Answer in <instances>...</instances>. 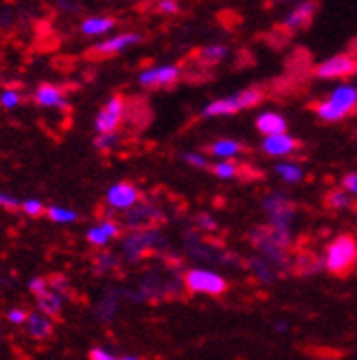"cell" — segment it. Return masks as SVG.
<instances>
[{
    "mask_svg": "<svg viewBox=\"0 0 357 360\" xmlns=\"http://www.w3.org/2000/svg\"><path fill=\"white\" fill-rule=\"evenodd\" d=\"M119 360H140L138 356H123V358H119Z\"/></svg>",
    "mask_w": 357,
    "mask_h": 360,
    "instance_id": "46",
    "label": "cell"
},
{
    "mask_svg": "<svg viewBox=\"0 0 357 360\" xmlns=\"http://www.w3.org/2000/svg\"><path fill=\"white\" fill-rule=\"evenodd\" d=\"M114 25H116V20L110 15H90L81 22V33L90 35V38H97V35H103L110 29H114Z\"/></svg>",
    "mask_w": 357,
    "mask_h": 360,
    "instance_id": "18",
    "label": "cell"
},
{
    "mask_svg": "<svg viewBox=\"0 0 357 360\" xmlns=\"http://www.w3.org/2000/svg\"><path fill=\"white\" fill-rule=\"evenodd\" d=\"M86 240L90 242L93 246H97V248L108 246V242H110L108 233H105V231L101 229V224H97V226H93V229H88V233H86Z\"/></svg>",
    "mask_w": 357,
    "mask_h": 360,
    "instance_id": "30",
    "label": "cell"
},
{
    "mask_svg": "<svg viewBox=\"0 0 357 360\" xmlns=\"http://www.w3.org/2000/svg\"><path fill=\"white\" fill-rule=\"evenodd\" d=\"M255 125H257V130L263 136H276V134L288 132V121H285V117H281L278 112H263V115H259Z\"/></svg>",
    "mask_w": 357,
    "mask_h": 360,
    "instance_id": "15",
    "label": "cell"
},
{
    "mask_svg": "<svg viewBox=\"0 0 357 360\" xmlns=\"http://www.w3.org/2000/svg\"><path fill=\"white\" fill-rule=\"evenodd\" d=\"M184 285L191 292H200V295H210L217 297L228 290V281L220 275L213 273L208 268H193L184 275Z\"/></svg>",
    "mask_w": 357,
    "mask_h": 360,
    "instance_id": "4",
    "label": "cell"
},
{
    "mask_svg": "<svg viewBox=\"0 0 357 360\" xmlns=\"http://www.w3.org/2000/svg\"><path fill=\"white\" fill-rule=\"evenodd\" d=\"M357 73V60L353 56H333L329 60H325L323 64H318L314 68V75L320 79H337V77H349Z\"/></svg>",
    "mask_w": 357,
    "mask_h": 360,
    "instance_id": "8",
    "label": "cell"
},
{
    "mask_svg": "<svg viewBox=\"0 0 357 360\" xmlns=\"http://www.w3.org/2000/svg\"><path fill=\"white\" fill-rule=\"evenodd\" d=\"M114 310H116V297L114 295H108L103 301H101V310H99V316L103 321H110L114 316Z\"/></svg>",
    "mask_w": 357,
    "mask_h": 360,
    "instance_id": "34",
    "label": "cell"
},
{
    "mask_svg": "<svg viewBox=\"0 0 357 360\" xmlns=\"http://www.w3.org/2000/svg\"><path fill=\"white\" fill-rule=\"evenodd\" d=\"M20 101H22V97H20V93L18 90H5L3 95H0V105L3 108H15V105H20Z\"/></svg>",
    "mask_w": 357,
    "mask_h": 360,
    "instance_id": "36",
    "label": "cell"
},
{
    "mask_svg": "<svg viewBox=\"0 0 357 360\" xmlns=\"http://www.w3.org/2000/svg\"><path fill=\"white\" fill-rule=\"evenodd\" d=\"M0 207L9 209V211H18V209H22V202L15 200V198H11V195H7V193H0Z\"/></svg>",
    "mask_w": 357,
    "mask_h": 360,
    "instance_id": "41",
    "label": "cell"
},
{
    "mask_svg": "<svg viewBox=\"0 0 357 360\" xmlns=\"http://www.w3.org/2000/svg\"><path fill=\"white\" fill-rule=\"evenodd\" d=\"M125 112V99L121 95H114L108 103L101 108V112L95 119V130L97 134H112L116 132L119 123Z\"/></svg>",
    "mask_w": 357,
    "mask_h": 360,
    "instance_id": "10",
    "label": "cell"
},
{
    "mask_svg": "<svg viewBox=\"0 0 357 360\" xmlns=\"http://www.w3.org/2000/svg\"><path fill=\"white\" fill-rule=\"evenodd\" d=\"M213 174L222 180H230V178H237L239 174V165L235 160H220L217 165H213Z\"/></svg>",
    "mask_w": 357,
    "mask_h": 360,
    "instance_id": "29",
    "label": "cell"
},
{
    "mask_svg": "<svg viewBox=\"0 0 357 360\" xmlns=\"http://www.w3.org/2000/svg\"><path fill=\"white\" fill-rule=\"evenodd\" d=\"M300 148L298 139H294L292 134H276V136H265L263 139V152L267 156H274V158H285V156H292L296 154Z\"/></svg>",
    "mask_w": 357,
    "mask_h": 360,
    "instance_id": "13",
    "label": "cell"
},
{
    "mask_svg": "<svg viewBox=\"0 0 357 360\" xmlns=\"http://www.w3.org/2000/svg\"><path fill=\"white\" fill-rule=\"evenodd\" d=\"M158 244H160V233L156 229L132 231V236H128L123 240V250H125V255H128V259L134 262L140 255H145L147 250L156 248Z\"/></svg>",
    "mask_w": 357,
    "mask_h": 360,
    "instance_id": "9",
    "label": "cell"
},
{
    "mask_svg": "<svg viewBox=\"0 0 357 360\" xmlns=\"http://www.w3.org/2000/svg\"><path fill=\"white\" fill-rule=\"evenodd\" d=\"M48 285H50V290L55 292V295H60V297H64L66 292H68V279L64 277V275H55V277H50V281H48Z\"/></svg>",
    "mask_w": 357,
    "mask_h": 360,
    "instance_id": "37",
    "label": "cell"
},
{
    "mask_svg": "<svg viewBox=\"0 0 357 360\" xmlns=\"http://www.w3.org/2000/svg\"><path fill=\"white\" fill-rule=\"evenodd\" d=\"M235 97H237V103H239L241 110H248V108H255L261 103L263 93L259 88H245V90H241V93H237Z\"/></svg>",
    "mask_w": 357,
    "mask_h": 360,
    "instance_id": "27",
    "label": "cell"
},
{
    "mask_svg": "<svg viewBox=\"0 0 357 360\" xmlns=\"http://www.w3.org/2000/svg\"><path fill=\"white\" fill-rule=\"evenodd\" d=\"M323 266H325V259H318L311 253L298 255V259H296V270H298V273H305V275L318 273V270L323 268Z\"/></svg>",
    "mask_w": 357,
    "mask_h": 360,
    "instance_id": "28",
    "label": "cell"
},
{
    "mask_svg": "<svg viewBox=\"0 0 357 360\" xmlns=\"http://www.w3.org/2000/svg\"><path fill=\"white\" fill-rule=\"evenodd\" d=\"M241 112V108L237 103V97H222V99H215V101H210L202 115L204 117H230V115H237Z\"/></svg>",
    "mask_w": 357,
    "mask_h": 360,
    "instance_id": "16",
    "label": "cell"
},
{
    "mask_svg": "<svg viewBox=\"0 0 357 360\" xmlns=\"http://www.w3.org/2000/svg\"><path fill=\"white\" fill-rule=\"evenodd\" d=\"M263 211L270 218V226L278 231H290V224L296 215V207L292 205V200L278 191L263 198Z\"/></svg>",
    "mask_w": 357,
    "mask_h": 360,
    "instance_id": "5",
    "label": "cell"
},
{
    "mask_svg": "<svg viewBox=\"0 0 357 360\" xmlns=\"http://www.w3.org/2000/svg\"><path fill=\"white\" fill-rule=\"evenodd\" d=\"M27 326H29V334L38 340H46L53 334V321L42 312H31Z\"/></svg>",
    "mask_w": 357,
    "mask_h": 360,
    "instance_id": "19",
    "label": "cell"
},
{
    "mask_svg": "<svg viewBox=\"0 0 357 360\" xmlns=\"http://www.w3.org/2000/svg\"><path fill=\"white\" fill-rule=\"evenodd\" d=\"M7 321L13 323V326H22V323L29 321V312H25L22 308H13L7 312Z\"/></svg>",
    "mask_w": 357,
    "mask_h": 360,
    "instance_id": "39",
    "label": "cell"
},
{
    "mask_svg": "<svg viewBox=\"0 0 357 360\" xmlns=\"http://www.w3.org/2000/svg\"><path fill=\"white\" fill-rule=\"evenodd\" d=\"M250 242L263 255L265 262H270L276 268L288 264V248H290V231H278L272 226H259L250 233Z\"/></svg>",
    "mask_w": 357,
    "mask_h": 360,
    "instance_id": "1",
    "label": "cell"
},
{
    "mask_svg": "<svg viewBox=\"0 0 357 360\" xmlns=\"http://www.w3.org/2000/svg\"><path fill=\"white\" fill-rule=\"evenodd\" d=\"M119 146V134L112 132V134H97L95 139V148L101 150V152H110Z\"/></svg>",
    "mask_w": 357,
    "mask_h": 360,
    "instance_id": "31",
    "label": "cell"
},
{
    "mask_svg": "<svg viewBox=\"0 0 357 360\" xmlns=\"http://www.w3.org/2000/svg\"><path fill=\"white\" fill-rule=\"evenodd\" d=\"M158 9L163 13H177L180 11V7H177V3H173V0H163V3H158Z\"/></svg>",
    "mask_w": 357,
    "mask_h": 360,
    "instance_id": "44",
    "label": "cell"
},
{
    "mask_svg": "<svg viewBox=\"0 0 357 360\" xmlns=\"http://www.w3.org/2000/svg\"><path fill=\"white\" fill-rule=\"evenodd\" d=\"M95 266H97L99 273H108V270L119 266V259L112 253H99L97 259H95Z\"/></svg>",
    "mask_w": 357,
    "mask_h": 360,
    "instance_id": "33",
    "label": "cell"
},
{
    "mask_svg": "<svg viewBox=\"0 0 357 360\" xmlns=\"http://www.w3.org/2000/svg\"><path fill=\"white\" fill-rule=\"evenodd\" d=\"M200 64H220L228 58V46L224 44H208L198 51Z\"/></svg>",
    "mask_w": 357,
    "mask_h": 360,
    "instance_id": "22",
    "label": "cell"
},
{
    "mask_svg": "<svg viewBox=\"0 0 357 360\" xmlns=\"http://www.w3.org/2000/svg\"><path fill=\"white\" fill-rule=\"evenodd\" d=\"M357 264V240L353 236L335 238L325 248V268L331 275H349Z\"/></svg>",
    "mask_w": 357,
    "mask_h": 360,
    "instance_id": "3",
    "label": "cell"
},
{
    "mask_svg": "<svg viewBox=\"0 0 357 360\" xmlns=\"http://www.w3.org/2000/svg\"><path fill=\"white\" fill-rule=\"evenodd\" d=\"M274 174L283 180V183H290V185H296L300 183L302 178H305V169L300 167V163L296 160H281V163L274 165Z\"/></svg>",
    "mask_w": 357,
    "mask_h": 360,
    "instance_id": "20",
    "label": "cell"
},
{
    "mask_svg": "<svg viewBox=\"0 0 357 360\" xmlns=\"http://www.w3.org/2000/svg\"><path fill=\"white\" fill-rule=\"evenodd\" d=\"M327 205L335 211H344L353 207V195H349L344 189H333L327 193Z\"/></svg>",
    "mask_w": 357,
    "mask_h": 360,
    "instance_id": "26",
    "label": "cell"
},
{
    "mask_svg": "<svg viewBox=\"0 0 357 360\" xmlns=\"http://www.w3.org/2000/svg\"><path fill=\"white\" fill-rule=\"evenodd\" d=\"M182 79V70L175 64H163V66H151L142 70L138 82L145 88H169Z\"/></svg>",
    "mask_w": 357,
    "mask_h": 360,
    "instance_id": "7",
    "label": "cell"
},
{
    "mask_svg": "<svg viewBox=\"0 0 357 360\" xmlns=\"http://www.w3.org/2000/svg\"><path fill=\"white\" fill-rule=\"evenodd\" d=\"M195 224H198V229H204V231H215L217 224L213 222L208 215H198V220H195Z\"/></svg>",
    "mask_w": 357,
    "mask_h": 360,
    "instance_id": "43",
    "label": "cell"
},
{
    "mask_svg": "<svg viewBox=\"0 0 357 360\" xmlns=\"http://www.w3.org/2000/svg\"><path fill=\"white\" fill-rule=\"evenodd\" d=\"M88 356H90V360H119L112 352L103 349V347H93Z\"/></svg>",
    "mask_w": 357,
    "mask_h": 360,
    "instance_id": "42",
    "label": "cell"
},
{
    "mask_svg": "<svg viewBox=\"0 0 357 360\" xmlns=\"http://www.w3.org/2000/svg\"><path fill=\"white\" fill-rule=\"evenodd\" d=\"M22 211L29 215V218H40L42 213H46V207L42 205V200L29 198V200H22Z\"/></svg>",
    "mask_w": 357,
    "mask_h": 360,
    "instance_id": "32",
    "label": "cell"
},
{
    "mask_svg": "<svg viewBox=\"0 0 357 360\" xmlns=\"http://www.w3.org/2000/svg\"><path fill=\"white\" fill-rule=\"evenodd\" d=\"M140 40H142V35H140V33H134V31L119 33V35H114V38H108V40H103V42L95 44V46H93V53H95V56H101V58L116 56V53L125 51L128 46L138 44Z\"/></svg>",
    "mask_w": 357,
    "mask_h": 360,
    "instance_id": "12",
    "label": "cell"
},
{
    "mask_svg": "<svg viewBox=\"0 0 357 360\" xmlns=\"http://www.w3.org/2000/svg\"><path fill=\"white\" fill-rule=\"evenodd\" d=\"M314 11H316V5L314 3H300L298 7H294V11L288 13V18H285V27H288L290 31L305 27L311 20Z\"/></svg>",
    "mask_w": 357,
    "mask_h": 360,
    "instance_id": "21",
    "label": "cell"
},
{
    "mask_svg": "<svg viewBox=\"0 0 357 360\" xmlns=\"http://www.w3.org/2000/svg\"><path fill=\"white\" fill-rule=\"evenodd\" d=\"M355 108H357V86L340 84L329 95L327 101L316 103V115L323 121L335 123V121L349 117L355 110Z\"/></svg>",
    "mask_w": 357,
    "mask_h": 360,
    "instance_id": "2",
    "label": "cell"
},
{
    "mask_svg": "<svg viewBox=\"0 0 357 360\" xmlns=\"http://www.w3.org/2000/svg\"><path fill=\"white\" fill-rule=\"evenodd\" d=\"M105 202L114 211H130L140 202V191L132 183H116L105 191Z\"/></svg>",
    "mask_w": 357,
    "mask_h": 360,
    "instance_id": "11",
    "label": "cell"
},
{
    "mask_svg": "<svg viewBox=\"0 0 357 360\" xmlns=\"http://www.w3.org/2000/svg\"><path fill=\"white\" fill-rule=\"evenodd\" d=\"M290 328L288 326H285V323H278V326H276V332H288Z\"/></svg>",
    "mask_w": 357,
    "mask_h": 360,
    "instance_id": "45",
    "label": "cell"
},
{
    "mask_svg": "<svg viewBox=\"0 0 357 360\" xmlns=\"http://www.w3.org/2000/svg\"><path fill=\"white\" fill-rule=\"evenodd\" d=\"M250 266H252V270H255V277L259 281H263V283L272 281L276 277V266H272L270 262H265L263 257L252 259V262H250Z\"/></svg>",
    "mask_w": 357,
    "mask_h": 360,
    "instance_id": "25",
    "label": "cell"
},
{
    "mask_svg": "<svg viewBox=\"0 0 357 360\" xmlns=\"http://www.w3.org/2000/svg\"><path fill=\"white\" fill-rule=\"evenodd\" d=\"M182 160H184L187 165H191V167H200V169L208 167L206 156L200 154V152H184V154H182Z\"/></svg>",
    "mask_w": 357,
    "mask_h": 360,
    "instance_id": "35",
    "label": "cell"
},
{
    "mask_svg": "<svg viewBox=\"0 0 357 360\" xmlns=\"http://www.w3.org/2000/svg\"><path fill=\"white\" fill-rule=\"evenodd\" d=\"M342 189L349 195H357V172H351L342 178Z\"/></svg>",
    "mask_w": 357,
    "mask_h": 360,
    "instance_id": "40",
    "label": "cell"
},
{
    "mask_svg": "<svg viewBox=\"0 0 357 360\" xmlns=\"http://www.w3.org/2000/svg\"><path fill=\"white\" fill-rule=\"evenodd\" d=\"M243 152V146L235 139H217L215 143H210V154L220 160H235Z\"/></svg>",
    "mask_w": 357,
    "mask_h": 360,
    "instance_id": "17",
    "label": "cell"
},
{
    "mask_svg": "<svg viewBox=\"0 0 357 360\" xmlns=\"http://www.w3.org/2000/svg\"><path fill=\"white\" fill-rule=\"evenodd\" d=\"M38 308H40V312L46 314L48 319H50V316H58V314L62 312V297L55 295L53 290H48L44 297L38 299Z\"/></svg>",
    "mask_w": 357,
    "mask_h": 360,
    "instance_id": "23",
    "label": "cell"
},
{
    "mask_svg": "<svg viewBox=\"0 0 357 360\" xmlns=\"http://www.w3.org/2000/svg\"><path fill=\"white\" fill-rule=\"evenodd\" d=\"M163 220H165V213L156 205L140 200L134 209L128 211V215H125V226H130L132 231H147Z\"/></svg>",
    "mask_w": 357,
    "mask_h": 360,
    "instance_id": "6",
    "label": "cell"
},
{
    "mask_svg": "<svg viewBox=\"0 0 357 360\" xmlns=\"http://www.w3.org/2000/svg\"><path fill=\"white\" fill-rule=\"evenodd\" d=\"M29 288H31V292L35 295V297H44L48 290H50V285H48V279H44V277H35L31 283H29Z\"/></svg>",
    "mask_w": 357,
    "mask_h": 360,
    "instance_id": "38",
    "label": "cell"
},
{
    "mask_svg": "<svg viewBox=\"0 0 357 360\" xmlns=\"http://www.w3.org/2000/svg\"><path fill=\"white\" fill-rule=\"evenodd\" d=\"M46 215H48V220L58 222V224H68V222H75L79 218L77 211L66 209V207H58V205L46 207Z\"/></svg>",
    "mask_w": 357,
    "mask_h": 360,
    "instance_id": "24",
    "label": "cell"
},
{
    "mask_svg": "<svg viewBox=\"0 0 357 360\" xmlns=\"http://www.w3.org/2000/svg\"><path fill=\"white\" fill-rule=\"evenodd\" d=\"M33 99H35V103H40L44 108H60V110H70V103L64 97V90L58 88V86H53V84H42V86L35 88Z\"/></svg>",
    "mask_w": 357,
    "mask_h": 360,
    "instance_id": "14",
    "label": "cell"
}]
</instances>
